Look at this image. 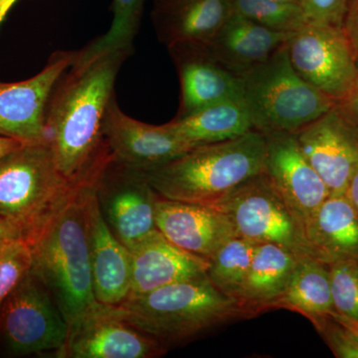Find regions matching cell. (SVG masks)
<instances>
[{"instance_id":"cell-1","label":"cell","mask_w":358,"mask_h":358,"mask_svg":"<svg viewBox=\"0 0 358 358\" xmlns=\"http://www.w3.org/2000/svg\"><path fill=\"white\" fill-rule=\"evenodd\" d=\"M124 54H109L72 65L52 91L46 115L47 141L59 171L71 185L91 182L112 159L103 122Z\"/></svg>"},{"instance_id":"cell-2","label":"cell","mask_w":358,"mask_h":358,"mask_svg":"<svg viewBox=\"0 0 358 358\" xmlns=\"http://www.w3.org/2000/svg\"><path fill=\"white\" fill-rule=\"evenodd\" d=\"M266 138L251 131L234 140L199 145L145 171L159 196L219 207L245 181L263 173Z\"/></svg>"},{"instance_id":"cell-3","label":"cell","mask_w":358,"mask_h":358,"mask_svg":"<svg viewBox=\"0 0 358 358\" xmlns=\"http://www.w3.org/2000/svg\"><path fill=\"white\" fill-rule=\"evenodd\" d=\"M122 319L164 345L194 338L253 313L214 286L206 274L129 296L117 305Z\"/></svg>"},{"instance_id":"cell-4","label":"cell","mask_w":358,"mask_h":358,"mask_svg":"<svg viewBox=\"0 0 358 358\" xmlns=\"http://www.w3.org/2000/svg\"><path fill=\"white\" fill-rule=\"evenodd\" d=\"M93 181L80 186L30 244L33 272L50 292L68 324L96 301L88 228V197Z\"/></svg>"},{"instance_id":"cell-5","label":"cell","mask_w":358,"mask_h":358,"mask_svg":"<svg viewBox=\"0 0 358 358\" xmlns=\"http://www.w3.org/2000/svg\"><path fill=\"white\" fill-rule=\"evenodd\" d=\"M80 186L59 171L48 141L27 143L0 159V216L30 245Z\"/></svg>"},{"instance_id":"cell-6","label":"cell","mask_w":358,"mask_h":358,"mask_svg":"<svg viewBox=\"0 0 358 358\" xmlns=\"http://www.w3.org/2000/svg\"><path fill=\"white\" fill-rule=\"evenodd\" d=\"M241 78L253 129L264 136L296 134L338 103L296 72L287 45Z\"/></svg>"},{"instance_id":"cell-7","label":"cell","mask_w":358,"mask_h":358,"mask_svg":"<svg viewBox=\"0 0 358 358\" xmlns=\"http://www.w3.org/2000/svg\"><path fill=\"white\" fill-rule=\"evenodd\" d=\"M218 208L227 214L236 236L257 244L279 245L296 255L313 256L305 225L265 173L238 186Z\"/></svg>"},{"instance_id":"cell-8","label":"cell","mask_w":358,"mask_h":358,"mask_svg":"<svg viewBox=\"0 0 358 358\" xmlns=\"http://www.w3.org/2000/svg\"><path fill=\"white\" fill-rule=\"evenodd\" d=\"M64 315L41 279L30 271L0 310V331L16 355L53 352L67 338Z\"/></svg>"},{"instance_id":"cell-9","label":"cell","mask_w":358,"mask_h":358,"mask_svg":"<svg viewBox=\"0 0 358 358\" xmlns=\"http://www.w3.org/2000/svg\"><path fill=\"white\" fill-rule=\"evenodd\" d=\"M287 50L296 72L336 102L357 84V60L338 26L308 22L294 33Z\"/></svg>"},{"instance_id":"cell-10","label":"cell","mask_w":358,"mask_h":358,"mask_svg":"<svg viewBox=\"0 0 358 358\" xmlns=\"http://www.w3.org/2000/svg\"><path fill=\"white\" fill-rule=\"evenodd\" d=\"M94 192L106 223L127 248L157 230L155 203L159 196L143 171L112 157L96 176Z\"/></svg>"},{"instance_id":"cell-11","label":"cell","mask_w":358,"mask_h":358,"mask_svg":"<svg viewBox=\"0 0 358 358\" xmlns=\"http://www.w3.org/2000/svg\"><path fill=\"white\" fill-rule=\"evenodd\" d=\"M164 345L122 319L117 306L92 303L69 322L59 358H152Z\"/></svg>"},{"instance_id":"cell-12","label":"cell","mask_w":358,"mask_h":358,"mask_svg":"<svg viewBox=\"0 0 358 358\" xmlns=\"http://www.w3.org/2000/svg\"><path fill=\"white\" fill-rule=\"evenodd\" d=\"M296 136L331 194L345 193L358 169L357 122L338 103Z\"/></svg>"},{"instance_id":"cell-13","label":"cell","mask_w":358,"mask_h":358,"mask_svg":"<svg viewBox=\"0 0 358 358\" xmlns=\"http://www.w3.org/2000/svg\"><path fill=\"white\" fill-rule=\"evenodd\" d=\"M76 51H56L35 76L0 82V136L24 143L47 141L45 115L54 87L69 69Z\"/></svg>"},{"instance_id":"cell-14","label":"cell","mask_w":358,"mask_h":358,"mask_svg":"<svg viewBox=\"0 0 358 358\" xmlns=\"http://www.w3.org/2000/svg\"><path fill=\"white\" fill-rule=\"evenodd\" d=\"M103 134L115 162L143 173L164 166L195 148L166 124L154 126L129 117L120 108L115 96L106 110Z\"/></svg>"},{"instance_id":"cell-15","label":"cell","mask_w":358,"mask_h":358,"mask_svg":"<svg viewBox=\"0 0 358 358\" xmlns=\"http://www.w3.org/2000/svg\"><path fill=\"white\" fill-rule=\"evenodd\" d=\"M266 138L263 173L291 207L305 228L331 195L310 164L294 134H272Z\"/></svg>"},{"instance_id":"cell-16","label":"cell","mask_w":358,"mask_h":358,"mask_svg":"<svg viewBox=\"0 0 358 358\" xmlns=\"http://www.w3.org/2000/svg\"><path fill=\"white\" fill-rule=\"evenodd\" d=\"M157 229L183 251L209 261L222 245L236 236L227 214L218 207L159 197Z\"/></svg>"},{"instance_id":"cell-17","label":"cell","mask_w":358,"mask_h":358,"mask_svg":"<svg viewBox=\"0 0 358 358\" xmlns=\"http://www.w3.org/2000/svg\"><path fill=\"white\" fill-rule=\"evenodd\" d=\"M167 49L180 83L178 117L227 99L243 98L242 78L221 64L206 45L179 43Z\"/></svg>"},{"instance_id":"cell-18","label":"cell","mask_w":358,"mask_h":358,"mask_svg":"<svg viewBox=\"0 0 358 358\" xmlns=\"http://www.w3.org/2000/svg\"><path fill=\"white\" fill-rule=\"evenodd\" d=\"M88 228L96 301L105 305H120L131 292V253L106 223L94 192V181L88 197Z\"/></svg>"},{"instance_id":"cell-19","label":"cell","mask_w":358,"mask_h":358,"mask_svg":"<svg viewBox=\"0 0 358 358\" xmlns=\"http://www.w3.org/2000/svg\"><path fill=\"white\" fill-rule=\"evenodd\" d=\"M131 275L129 296H138L206 274L209 261L183 251L155 230L129 249Z\"/></svg>"},{"instance_id":"cell-20","label":"cell","mask_w":358,"mask_h":358,"mask_svg":"<svg viewBox=\"0 0 358 358\" xmlns=\"http://www.w3.org/2000/svg\"><path fill=\"white\" fill-rule=\"evenodd\" d=\"M230 0H155L152 18L160 42L206 44L232 15Z\"/></svg>"},{"instance_id":"cell-21","label":"cell","mask_w":358,"mask_h":358,"mask_svg":"<svg viewBox=\"0 0 358 358\" xmlns=\"http://www.w3.org/2000/svg\"><path fill=\"white\" fill-rule=\"evenodd\" d=\"M294 33L268 29L232 13L205 45L221 64L241 77L288 44Z\"/></svg>"},{"instance_id":"cell-22","label":"cell","mask_w":358,"mask_h":358,"mask_svg":"<svg viewBox=\"0 0 358 358\" xmlns=\"http://www.w3.org/2000/svg\"><path fill=\"white\" fill-rule=\"evenodd\" d=\"M313 257L329 265L358 261V212L345 193L331 194L306 227Z\"/></svg>"},{"instance_id":"cell-23","label":"cell","mask_w":358,"mask_h":358,"mask_svg":"<svg viewBox=\"0 0 358 358\" xmlns=\"http://www.w3.org/2000/svg\"><path fill=\"white\" fill-rule=\"evenodd\" d=\"M299 256L279 245H257L237 301L254 317L274 308L288 287Z\"/></svg>"},{"instance_id":"cell-24","label":"cell","mask_w":358,"mask_h":358,"mask_svg":"<svg viewBox=\"0 0 358 358\" xmlns=\"http://www.w3.org/2000/svg\"><path fill=\"white\" fill-rule=\"evenodd\" d=\"M166 124L193 147L234 140L253 131L243 98L211 103L192 114L176 117Z\"/></svg>"},{"instance_id":"cell-25","label":"cell","mask_w":358,"mask_h":358,"mask_svg":"<svg viewBox=\"0 0 358 358\" xmlns=\"http://www.w3.org/2000/svg\"><path fill=\"white\" fill-rule=\"evenodd\" d=\"M274 308L300 313L312 324L334 315L329 265L313 256H299L288 287Z\"/></svg>"},{"instance_id":"cell-26","label":"cell","mask_w":358,"mask_h":358,"mask_svg":"<svg viewBox=\"0 0 358 358\" xmlns=\"http://www.w3.org/2000/svg\"><path fill=\"white\" fill-rule=\"evenodd\" d=\"M145 3V0H113V21L109 30L76 51L72 65H84L109 54H124L129 57L134 52Z\"/></svg>"},{"instance_id":"cell-27","label":"cell","mask_w":358,"mask_h":358,"mask_svg":"<svg viewBox=\"0 0 358 358\" xmlns=\"http://www.w3.org/2000/svg\"><path fill=\"white\" fill-rule=\"evenodd\" d=\"M257 245L244 238L235 236L219 248L209 260L207 270V275L216 288L237 300Z\"/></svg>"},{"instance_id":"cell-28","label":"cell","mask_w":358,"mask_h":358,"mask_svg":"<svg viewBox=\"0 0 358 358\" xmlns=\"http://www.w3.org/2000/svg\"><path fill=\"white\" fill-rule=\"evenodd\" d=\"M232 13L275 31L296 32L307 24L300 4L275 0H230Z\"/></svg>"},{"instance_id":"cell-29","label":"cell","mask_w":358,"mask_h":358,"mask_svg":"<svg viewBox=\"0 0 358 358\" xmlns=\"http://www.w3.org/2000/svg\"><path fill=\"white\" fill-rule=\"evenodd\" d=\"M329 268L336 313L358 322V261L343 259L329 264Z\"/></svg>"},{"instance_id":"cell-30","label":"cell","mask_w":358,"mask_h":358,"mask_svg":"<svg viewBox=\"0 0 358 358\" xmlns=\"http://www.w3.org/2000/svg\"><path fill=\"white\" fill-rule=\"evenodd\" d=\"M31 246L18 239L0 247V310L4 301L32 270Z\"/></svg>"},{"instance_id":"cell-31","label":"cell","mask_w":358,"mask_h":358,"mask_svg":"<svg viewBox=\"0 0 358 358\" xmlns=\"http://www.w3.org/2000/svg\"><path fill=\"white\" fill-rule=\"evenodd\" d=\"M317 333L324 339L334 357L358 358V341L345 326L331 315L313 322Z\"/></svg>"},{"instance_id":"cell-32","label":"cell","mask_w":358,"mask_h":358,"mask_svg":"<svg viewBox=\"0 0 358 358\" xmlns=\"http://www.w3.org/2000/svg\"><path fill=\"white\" fill-rule=\"evenodd\" d=\"M348 0H301L306 20L310 23H319L341 27Z\"/></svg>"},{"instance_id":"cell-33","label":"cell","mask_w":358,"mask_h":358,"mask_svg":"<svg viewBox=\"0 0 358 358\" xmlns=\"http://www.w3.org/2000/svg\"><path fill=\"white\" fill-rule=\"evenodd\" d=\"M341 29L345 32L358 63V0H348Z\"/></svg>"},{"instance_id":"cell-34","label":"cell","mask_w":358,"mask_h":358,"mask_svg":"<svg viewBox=\"0 0 358 358\" xmlns=\"http://www.w3.org/2000/svg\"><path fill=\"white\" fill-rule=\"evenodd\" d=\"M18 239H22L20 233L0 216V247Z\"/></svg>"},{"instance_id":"cell-35","label":"cell","mask_w":358,"mask_h":358,"mask_svg":"<svg viewBox=\"0 0 358 358\" xmlns=\"http://www.w3.org/2000/svg\"><path fill=\"white\" fill-rule=\"evenodd\" d=\"M350 117L358 124V82L350 94L339 102Z\"/></svg>"},{"instance_id":"cell-36","label":"cell","mask_w":358,"mask_h":358,"mask_svg":"<svg viewBox=\"0 0 358 358\" xmlns=\"http://www.w3.org/2000/svg\"><path fill=\"white\" fill-rule=\"evenodd\" d=\"M28 143L15 140V138H6V136H0V159L4 155L17 150Z\"/></svg>"},{"instance_id":"cell-37","label":"cell","mask_w":358,"mask_h":358,"mask_svg":"<svg viewBox=\"0 0 358 358\" xmlns=\"http://www.w3.org/2000/svg\"><path fill=\"white\" fill-rule=\"evenodd\" d=\"M345 193L358 212V169L350 178Z\"/></svg>"},{"instance_id":"cell-38","label":"cell","mask_w":358,"mask_h":358,"mask_svg":"<svg viewBox=\"0 0 358 358\" xmlns=\"http://www.w3.org/2000/svg\"><path fill=\"white\" fill-rule=\"evenodd\" d=\"M331 317H334V320H338V322H341L343 326H345L348 331H350L353 334L357 341H358V322H355V320H352L350 319H348V317H343V315H338V313H334V315H331Z\"/></svg>"},{"instance_id":"cell-39","label":"cell","mask_w":358,"mask_h":358,"mask_svg":"<svg viewBox=\"0 0 358 358\" xmlns=\"http://www.w3.org/2000/svg\"><path fill=\"white\" fill-rule=\"evenodd\" d=\"M20 0H0V25L2 24L11 9Z\"/></svg>"},{"instance_id":"cell-40","label":"cell","mask_w":358,"mask_h":358,"mask_svg":"<svg viewBox=\"0 0 358 358\" xmlns=\"http://www.w3.org/2000/svg\"><path fill=\"white\" fill-rule=\"evenodd\" d=\"M275 1L285 2V3L301 4V0H275Z\"/></svg>"}]
</instances>
